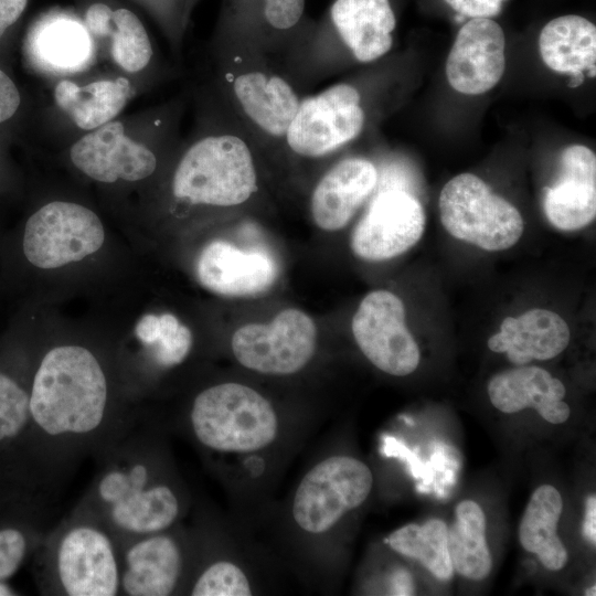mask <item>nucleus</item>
I'll return each instance as SVG.
<instances>
[{
	"label": "nucleus",
	"mask_w": 596,
	"mask_h": 596,
	"mask_svg": "<svg viewBox=\"0 0 596 596\" xmlns=\"http://www.w3.org/2000/svg\"><path fill=\"white\" fill-rule=\"evenodd\" d=\"M31 425L51 482L83 457L95 458L132 423L116 414L107 375L82 345H57L42 356L30 389Z\"/></svg>",
	"instance_id": "f257e3e1"
},
{
	"label": "nucleus",
	"mask_w": 596,
	"mask_h": 596,
	"mask_svg": "<svg viewBox=\"0 0 596 596\" xmlns=\"http://www.w3.org/2000/svg\"><path fill=\"white\" fill-rule=\"evenodd\" d=\"M216 51L224 106L260 151L285 155L286 135L304 95L284 60L223 17Z\"/></svg>",
	"instance_id": "7ed1b4c3"
},
{
	"label": "nucleus",
	"mask_w": 596,
	"mask_h": 596,
	"mask_svg": "<svg viewBox=\"0 0 596 596\" xmlns=\"http://www.w3.org/2000/svg\"><path fill=\"white\" fill-rule=\"evenodd\" d=\"M33 51L42 64L58 72L82 70L93 55L91 38L72 20H53L36 34Z\"/></svg>",
	"instance_id": "cd10ccee"
},
{
	"label": "nucleus",
	"mask_w": 596,
	"mask_h": 596,
	"mask_svg": "<svg viewBox=\"0 0 596 596\" xmlns=\"http://www.w3.org/2000/svg\"><path fill=\"white\" fill-rule=\"evenodd\" d=\"M192 596H249L252 587L245 573L234 563L217 561L207 565L195 578Z\"/></svg>",
	"instance_id": "7c9ffc66"
},
{
	"label": "nucleus",
	"mask_w": 596,
	"mask_h": 596,
	"mask_svg": "<svg viewBox=\"0 0 596 596\" xmlns=\"http://www.w3.org/2000/svg\"><path fill=\"white\" fill-rule=\"evenodd\" d=\"M189 425L202 447L220 453L257 451L278 434V417L270 402L234 382L200 392L190 408Z\"/></svg>",
	"instance_id": "0eeeda50"
},
{
	"label": "nucleus",
	"mask_w": 596,
	"mask_h": 596,
	"mask_svg": "<svg viewBox=\"0 0 596 596\" xmlns=\"http://www.w3.org/2000/svg\"><path fill=\"white\" fill-rule=\"evenodd\" d=\"M222 17L256 35L283 60L313 21L307 14V0H225Z\"/></svg>",
	"instance_id": "aec40b11"
},
{
	"label": "nucleus",
	"mask_w": 596,
	"mask_h": 596,
	"mask_svg": "<svg viewBox=\"0 0 596 596\" xmlns=\"http://www.w3.org/2000/svg\"><path fill=\"white\" fill-rule=\"evenodd\" d=\"M14 595V592L3 581H0V596H11Z\"/></svg>",
	"instance_id": "ea45409f"
},
{
	"label": "nucleus",
	"mask_w": 596,
	"mask_h": 596,
	"mask_svg": "<svg viewBox=\"0 0 596 596\" xmlns=\"http://www.w3.org/2000/svg\"><path fill=\"white\" fill-rule=\"evenodd\" d=\"M160 328L159 316L146 315L136 326L137 339L147 348L155 343Z\"/></svg>",
	"instance_id": "4c0bfd02"
},
{
	"label": "nucleus",
	"mask_w": 596,
	"mask_h": 596,
	"mask_svg": "<svg viewBox=\"0 0 596 596\" xmlns=\"http://www.w3.org/2000/svg\"><path fill=\"white\" fill-rule=\"evenodd\" d=\"M405 316L404 304L396 295L374 290L362 299L351 324L353 337L366 359L395 376L414 372L421 359Z\"/></svg>",
	"instance_id": "f8f14e48"
},
{
	"label": "nucleus",
	"mask_w": 596,
	"mask_h": 596,
	"mask_svg": "<svg viewBox=\"0 0 596 596\" xmlns=\"http://www.w3.org/2000/svg\"><path fill=\"white\" fill-rule=\"evenodd\" d=\"M159 321L158 338L147 348L150 358L158 366L170 369L182 363L190 353L192 333L171 313L160 315Z\"/></svg>",
	"instance_id": "2f4dec72"
},
{
	"label": "nucleus",
	"mask_w": 596,
	"mask_h": 596,
	"mask_svg": "<svg viewBox=\"0 0 596 596\" xmlns=\"http://www.w3.org/2000/svg\"><path fill=\"white\" fill-rule=\"evenodd\" d=\"M438 206L450 235L486 251L508 249L523 234L517 207L472 173L450 179L440 191Z\"/></svg>",
	"instance_id": "6e6552de"
},
{
	"label": "nucleus",
	"mask_w": 596,
	"mask_h": 596,
	"mask_svg": "<svg viewBox=\"0 0 596 596\" xmlns=\"http://www.w3.org/2000/svg\"><path fill=\"white\" fill-rule=\"evenodd\" d=\"M395 26L390 0H333L284 62L301 87L327 78L345 58L362 64L382 58Z\"/></svg>",
	"instance_id": "20e7f679"
},
{
	"label": "nucleus",
	"mask_w": 596,
	"mask_h": 596,
	"mask_svg": "<svg viewBox=\"0 0 596 596\" xmlns=\"http://www.w3.org/2000/svg\"><path fill=\"white\" fill-rule=\"evenodd\" d=\"M21 105V94L12 78L0 68V124L11 119Z\"/></svg>",
	"instance_id": "72a5a7b5"
},
{
	"label": "nucleus",
	"mask_w": 596,
	"mask_h": 596,
	"mask_svg": "<svg viewBox=\"0 0 596 596\" xmlns=\"http://www.w3.org/2000/svg\"><path fill=\"white\" fill-rule=\"evenodd\" d=\"M561 173L543 190V210L561 231H576L596 216V156L583 145H572L561 155Z\"/></svg>",
	"instance_id": "a211bd4d"
},
{
	"label": "nucleus",
	"mask_w": 596,
	"mask_h": 596,
	"mask_svg": "<svg viewBox=\"0 0 596 596\" xmlns=\"http://www.w3.org/2000/svg\"><path fill=\"white\" fill-rule=\"evenodd\" d=\"M570 337V328L560 315L533 308L518 318L505 317L500 331L489 338L488 348L507 353L510 362L520 366L555 358L566 349Z\"/></svg>",
	"instance_id": "4be33fe9"
},
{
	"label": "nucleus",
	"mask_w": 596,
	"mask_h": 596,
	"mask_svg": "<svg viewBox=\"0 0 596 596\" xmlns=\"http://www.w3.org/2000/svg\"><path fill=\"white\" fill-rule=\"evenodd\" d=\"M169 529L121 543L119 595L168 596L175 593L184 568L183 549Z\"/></svg>",
	"instance_id": "2eb2a0df"
},
{
	"label": "nucleus",
	"mask_w": 596,
	"mask_h": 596,
	"mask_svg": "<svg viewBox=\"0 0 596 596\" xmlns=\"http://www.w3.org/2000/svg\"><path fill=\"white\" fill-rule=\"evenodd\" d=\"M425 222L424 209L413 194L398 188H383L355 225L351 248L365 260L393 258L421 240Z\"/></svg>",
	"instance_id": "ddd939ff"
},
{
	"label": "nucleus",
	"mask_w": 596,
	"mask_h": 596,
	"mask_svg": "<svg viewBox=\"0 0 596 596\" xmlns=\"http://www.w3.org/2000/svg\"><path fill=\"white\" fill-rule=\"evenodd\" d=\"M131 95L130 82L125 77L97 81L83 87L61 81L54 89L56 105L79 128L93 130L115 118Z\"/></svg>",
	"instance_id": "b1692460"
},
{
	"label": "nucleus",
	"mask_w": 596,
	"mask_h": 596,
	"mask_svg": "<svg viewBox=\"0 0 596 596\" xmlns=\"http://www.w3.org/2000/svg\"><path fill=\"white\" fill-rule=\"evenodd\" d=\"M455 514L447 535L453 568L469 579H483L492 567L483 511L475 501L464 500L457 504Z\"/></svg>",
	"instance_id": "a878e982"
},
{
	"label": "nucleus",
	"mask_w": 596,
	"mask_h": 596,
	"mask_svg": "<svg viewBox=\"0 0 596 596\" xmlns=\"http://www.w3.org/2000/svg\"><path fill=\"white\" fill-rule=\"evenodd\" d=\"M595 590H596V586L593 585L590 588L587 589V592L585 594L587 596H590V595L595 596L596 595Z\"/></svg>",
	"instance_id": "a19ab883"
},
{
	"label": "nucleus",
	"mask_w": 596,
	"mask_h": 596,
	"mask_svg": "<svg viewBox=\"0 0 596 596\" xmlns=\"http://www.w3.org/2000/svg\"><path fill=\"white\" fill-rule=\"evenodd\" d=\"M121 542L94 517L73 510L39 545L38 577L46 595L116 596Z\"/></svg>",
	"instance_id": "423d86ee"
},
{
	"label": "nucleus",
	"mask_w": 596,
	"mask_h": 596,
	"mask_svg": "<svg viewBox=\"0 0 596 596\" xmlns=\"http://www.w3.org/2000/svg\"><path fill=\"white\" fill-rule=\"evenodd\" d=\"M317 328L298 309L279 312L269 323H248L235 331L232 351L245 368L272 375L300 371L315 354Z\"/></svg>",
	"instance_id": "9b49d317"
},
{
	"label": "nucleus",
	"mask_w": 596,
	"mask_h": 596,
	"mask_svg": "<svg viewBox=\"0 0 596 596\" xmlns=\"http://www.w3.org/2000/svg\"><path fill=\"white\" fill-rule=\"evenodd\" d=\"M539 50L545 65L570 77H595L596 26L589 20L567 14L547 22L539 35Z\"/></svg>",
	"instance_id": "5701e85b"
},
{
	"label": "nucleus",
	"mask_w": 596,
	"mask_h": 596,
	"mask_svg": "<svg viewBox=\"0 0 596 596\" xmlns=\"http://www.w3.org/2000/svg\"><path fill=\"white\" fill-rule=\"evenodd\" d=\"M583 532L586 539L593 545H595L596 543V498L595 496H589L587 498Z\"/></svg>",
	"instance_id": "58836bf2"
},
{
	"label": "nucleus",
	"mask_w": 596,
	"mask_h": 596,
	"mask_svg": "<svg viewBox=\"0 0 596 596\" xmlns=\"http://www.w3.org/2000/svg\"><path fill=\"white\" fill-rule=\"evenodd\" d=\"M376 166L362 157H345L329 167L310 195L313 222L323 231L343 228L379 187Z\"/></svg>",
	"instance_id": "f3484780"
},
{
	"label": "nucleus",
	"mask_w": 596,
	"mask_h": 596,
	"mask_svg": "<svg viewBox=\"0 0 596 596\" xmlns=\"http://www.w3.org/2000/svg\"><path fill=\"white\" fill-rule=\"evenodd\" d=\"M372 485V472L361 460L351 456L323 459L305 475L295 492L294 520L308 533L327 532L366 500Z\"/></svg>",
	"instance_id": "1a4fd4ad"
},
{
	"label": "nucleus",
	"mask_w": 596,
	"mask_h": 596,
	"mask_svg": "<svg viewBox=\"0 0 596 596\" xmlns=\"http://www.w3.org/2000/svg\"><path fill=\"white\" fill-rule=\"evenodd\" d=\"M31 540L17 528L0 529V581L13 576L22 565Z\"/></svg>",
	"instance_id": "473e14b6"
},
{
	"label": "nucleus",
	"mask_w": 596,
	"mask_h": 596,
	"mask_svg": "<svg viewBox=\"0 0 596 596\" xmlns=\"http://www.w3.org/2000/svg\"><path fill=\"white\" fill-rule=\"evenodd\" d=\"M31 425L30 391L0 371V443L20 436Z\"/></svg>",
	"instance_id": "c756f323"
},
{
	"label": "nucleus",
	"mask_w": 596,
	"mask_h": 596,
	"mask_svg": "<svg viewBox=\"0 0 596 596\" xmlns=\"http://www.w3.org/2000/svg\"><path fill=\"white\" fill-rule=\"evenodd\" d=\"M157 450L134 421L96 457L97 472L74 509L104 523L121 543L172 528L182 502L164 479Z\"/></svg>",
	"instance_id": "f03ea898"
},
{
	"label": "nucleus",
	"mask_w": 596,
	"mask_h": 596,
	"mask_svg": "<svg viewBox=\"0 0 596 596\" xmlns=\"http://www.w3.org/2000/svg\"><path fill=\"white\" fill-rule=\"evenodd\" d=\"M455 11L470 18H492L500 10L488 7L479 0H445Z\"/></svg>",
	"instance_id": "c9c22d12"
},
{
	"label": "nucleus",
	"mask_w": 596,
	"mask_h": 596,
	"mask_svg": "<svg viewBox=\"0 0 596 596\" xmlns=\"http://www.w3.org/2000/svg\"><path fill=\"white\" fill-rule=\"evenodd\" d=\"M196 275L201 285L212 292L244 297L267 290L276 280L277 266L266 253L243 251L217 240L202 249Z\"/></svg>",
	"instance_id": "6ab92c4d"
},
{
	"label": "nucleus",
	"mask_w": 596,
	"mask_h": 596,
	"mask_svg": "<svg viewBox=\"0 0 596 596\" xmlns=\"http://www.w3.org/2000/svg\"><path fill=\"white\" fill-rule=\"evenodd\" d=\"M113 11L105 3L92 4L85 14V23L88 30L97 36H106Z\"/></svg>",
	"instance_id": "f704fd0d"
},
{
	"label": "nucleus",
	"mask_w": 596,
	"mask_h": 596,
	"mask_svg": "<svg viewBox=\"0 0 596 596\" xmlns=\"http://www.w3.org/2000/svg\"><path fill=\"white\" fill-rule=\"evenodd\" d=\"M505 68L502 28L489 18H473L458 31L446 62L449 85L465 95L492 89Z\"/></svg>",
	"instance_id": "4468645a"
},
{
	"label": "nucleus",
	"mask_w": 596,
	"mask_h": 596,
	"mask_svg": "<svg viewBox=\"0 0 596 596\" xmlns=\"http://www.w3.org/2000/svg\"><path fill=\"white\" fill-rule=\"evenodd\" d=\"M562 510L560 492L551 485L540 486L533 492L519 526L521 545L534 553L550 571H558L567 562V552L556 532Z\"/></svg>",
	"instance_id": "393cba45"
},
{
	"label": "nucleus",
	"mask_w": 596,
	"mask_h": 596,
	"mask_svg": "<svg viewBox=\"0 0 596 596\" xmlns=\"http://www.w3.org/2000/svg\"><path fill=\"white\" fill-rule=\"evenodd\" d=\"M71 160L83 173L105 183L142 180L157 168L156 155L126 136L120 121H109L83 136L72 146Z\"/></svg>",
	"instance_id": "dca6fc26"
},
{
	"label": "nucleus",
	"mask_w": 596,
	"mask_h": 596,
	"mask_svg": "<svg viewBox=\"0 0 596 596\" xmlns=\"http://www.w3.org/2000/svg\"><path fill=\"white\" fill-rule=\"evenodd\" d=\"M106 36H111L115 62L127 72L143 70L152 57V46L138 17L128 9L113 11Z\"/></svg>",
	"instance_id": "c85d7f7f"
},
{
	"label": "nucleus",
	"mask_w": 596,
	"mask_h": 596,
	"mask_svg": "<svg viewBox=\"0 0 596 596\" xmlns=\"http://www.w3.org/2000/svg\"><path fill=\"white\" fill-rule=\"evenodd\" d=\"M448 528L438 519L422 525L411 523L392 532L385 542L397 553L419 561L434 576L441 581L451 578Z\"/></svg>",
	"instance_id": "bb28decb"
},
{
	"label": "nucleus",
	"mask_w": 596,
	"mask_h": 596,
	"mask_svg": "<svg viewBox=\"0 0 596 596\" xmlns=\"http://www.w3.org/2000/svg\"><path fill=\"white\" fill-rule=\"evenodd\" d=\"M104 237L103 224L93 211L76 203L54 201L29 217L22 248L33 266L52 269L95 253Z\"/></svg>",
	"instance_id": "9d476101"
},
{
	"label": "nucleus",
	"mask_w": 596,
	"mask_h": 596,
	"mask_svg": "<svg viewBox=\"0 0 596 596\" xmlns=\"http://www.w3.org/2000/svg\"><path fill=\"white\" fill-rule=\"evenodd\" d=\"M28 0H0V39L22 15Z\"/></svg>",
	"instance_id": "e433bc0d"
},
{
	"label": "nucleus",
	"mask_w": 596,
	"mask_h": 596,
	"mask_svg": "<svg viewBox=\"0 0 596 596\" xmlns=\"http://www.w3.org/2000/svg\"><path fill=\"white\" fill-rule=\"evenodd\" d=\"M224 120L182 153L171 180L172 195L190 205L237 207L259 191L257 155L249 135L224 106Z\"/></svg>",
	"instance_id": "39448f33"
},
{
	"label": "nucleus",
	"mask_w": 596,
	"mask_h": 596,
	"mask_svg": "<svg viewBox=\"0 0 596 596\" xmlns=\"http://www.w3.org/2000/svg\"><path fill=\"white\" fill-rule=\"evenodd\" d=\"M565 393L558 379L534 365L500 372L488 383V395L497 409L511 414L534 408L552 424H562L570 417V406L563 401Z\"/></svg>",
	"instance_id": "412c9836"
}]
</instances>
